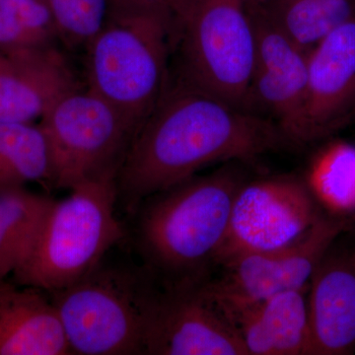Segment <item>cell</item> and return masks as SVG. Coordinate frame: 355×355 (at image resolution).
<instances>
[{
  "label": "cell",
  "instance_id": "44dd1931",
  "mask_svg": "<svg viewBox=\"0 0 355 355\" xmlns=\"http://www.w3.org/2000/svg\"><path fill=\"white\" fill-rule=\"evenodd\" d=\"M58 39L69 49L86 48L101 29L111 9V0H46Z\"/></svg>",
  "mask_w": 355,
  "mask_h": 355
},
{
  "label": "cell",
  "instance_id": "ac0fdd59",
  "mask_svg": "<svg viewBox=\"0 0 355 355\" xmlns=\"http://www.w3.org/2000/svg\"><path fill=\"white\" fill-rule=\"evenodd\" d=\"M302 179L320 209L343 218L355 210V146L327 144L311 159Z\"/></svg>",
  "mask_w": 355,
  "mask_h": 355
},
{
  "label": "cell",
  "instance_id": "7a4b0ae2",
  "mask_svg": "<svg viewBox=\"0 0 355 355\" xmlns=\"http://www.w3.org/2000/svg\"><path fill=\"white\" fill-rule=\"evenodd\" d=\"M245 180L227 166L191 178L139 205L133 214L135 243L142 266L159 286H198L211 279L233 200Z\"/></svg>",
  "mask_w": 355,
  "mask_h": 355
},
{
  "label": "cell",
  "instance_id": "277c9868",
  "mask_svg": "<svg viewBox=\"0 0 355 355\" xmlns=\"http://www.w3.org/2000/svg\"><path fill=\"white\" fill-rule=\"evenodd\" d=\"M116 173L85 180L53 202L31 253L13 275L19 286L46 293L71 286L125 239V226L116 216Z\"/></svg>",
  "mask_w": 355,
  "mask_h": 355
},
{
  "label": "cell",
  "instance_id": "ba28073f",
  "mask_svg": "<svg viewBox=\"0 0 355 355\" xmlns=\"http://www.w3.org/2000/svg\"><path fill=\"white\" fill-rule=\"evenodd\" d=\"M323 214L302 178L282 175L245 180L233 200L216 268L245 254L286 246Z\"/></svg>",
  "mask_w": 355,
  "mask_h": 355
},
{
  "label": "cell",
  "instance_id": "6da1fadb",
  "mask_svg": "<svg viewBox=\"0 0 355 355\" xmlns=\"http://www.w3.org/2000/svg\"><path fill=\"white\" fill-rule=\"evenodd\" d=\"M288 144L270 119L184 79L169 86L130 140L116 173L118 203L135 214L146 198L216 163L250 162Z\"/></svg>",
  "mask_w": 355,
  "mask_h": 355
},
{
  "label": "cell",
  "instance_id": "9c48e42d",
  "mask_svg": "<svg viewBox=\"0 0 355 355\" xmlns=\"http://www.w3.org/2000/svg\"><path fill=\"white\" fill-rule=\"evenodd\" d=\"M347 227V220L323 214L296 241L245 254L220 266L205 287L224 314L289 291L309 286L320 261Z\"/></svg>",
  "mask_w": 355,
  "mask_h": 355
},
{
  "label": "cell",
  "instance_id": "4fadbf2b",
  "mask_svg": "<svg viewBox=\"0 0 355 355\" xmlns=\"http://www.w3.org/2000/svg\"><path fill=\"white\" fill-rule=\"evenodd\" d=\"M310 355L355 352V252L324 254L308 289Z\"/></svg>",
  "mask_w": 355,
  "mask_h": 355
},
{
  "label": "cell",
  "instance_id": "3957f363",
  "mask_svg": "<svg viewBox=\"0 0 355 355\" xmlns=\"http://www.w3.org/2000/svg\"><path fill=\"white\" fill-rule=\"evenodd\" d=\"M175 40L172 9L111 4L108 17L85 48L86 87L137 132L171 83Z\"/></svg>",
  "mask_w": 355,
  "mask_h": 355
},
{
  "label": "cell",
  "instance_id": "e0dca14e",
  "mask_svg": "<svg viewBox=\"0 0 355 355\" xmlns=\"http://www.w3.org/2000/svg\"><path fill=\"white\" fill-rule=\"evenodd\" d=\"M48 141L39 123L0 121V188L29 183L53 188Z\"/></svg>",
  "mask_w": 355,
  "mask_h": 355
},
{
  "label": "cell",
  "instance_id": "5bb4252c",
  "mask_svg": "<svg viewBox=\"0 0 355 355\" xmlns=\"http://www.w3.org/2000/svg\"><path fill=\"white\" fill-rule=\"evenodd\" d=\"M308 289H296L226 315L248 355H310Z\"/></svg>",
  "mask_w": 355,
  "mask_h": 355
},
{
  "label": "cell",
  "instance_id": "ffe728a7",
  "mask_svg": "<svg viewBox=\"0 0 355 355\" xmlns=\"http://www.w3.org/2000/svg\"><path fill=\"white\" fill-rule=\"evenodd\" d=\"M57 27L46 0H0V53L53 46Z\"/></svg>",
  "mask_w": 355,
  "mask_h": 355
},
{
  "label": "cell",
  "instance_id": "603a6c76",
  "mask_svg": "<svg viewBox=\"0 0 355 355\" xmlns=\"http://www.w3.org/2000/svg\"><path fill=\"white\" fill-rule=\"evenodd\" d=\"M241 1L250 12V11L257 10V9L265 6L270 0H241Z\"/></svg>",
  "mask_w": 355,
  "mask_h": 355
},
{
  "label": "cell",
  "instance_id": "8fae6325",
  "mask_svg": "<svg viewBox=\"0 0 355 355\" xmlns=\"http://www.w3.org/2000/svg\"><path fill=\"white\" fill-rule=\"evenodd\" d=\"M355 119V16L308 53L302 144L342 130Z\"/></svg>",
  "mask_w": 355,
  "mask_h": 355
},
{
  "label": "cell",
  "instance_id": "7c38bea8",
  "mask_svg": "<svg viewBox=\"0 0 355 355\" xmlns=\"http://www.w3.org/2000/svg\"><path fill=\"white\" fill-rule=\"evenodd\" d=\"M79 88L76 73L55 44L0 53V121L36 123Z\"/></svg>",
  "mask_w": 355,
  "mask_h": 355
},
{
  "label": "cell",
  "instance_id": "30bf717a",
  "mask_svg": "<svg viewBox=\"0 0 355 355\" xmlns=\"http://www.w3.org/2000/svg\"><path fill=\"white\" fill-rule=\"evenodd\" d=\"M205 284L161 287L147 324L146 355H248L234 324Z\"/></svg>",
  "mask_w": 355,
  "mask_h": 355
},
{
  "label": "cell",
  "instance_id": "9a60e30c",
  "mask_svg": "<svg viewBox=\"0 0 355 355\" xmlns=\"http://www.w3.org/2000/svg\"><path fill=\"white\" fill-rule=\"evenodd\" d=\"M72 354L46 292L0 280V355Z\"/></svg>",
  "mask_w": 355,
  "mask_h": 355
},
{
  "label": "cell",
  "instance_id": "cb8c5ba5",
  "mask_svg": "<svg viewBox=\"0 0 355 355\" xmlns=\"http://www.w3.org/2000/svg\"><path fill=\"white\" fill-rule=\"evenodd\" d=\"M354 1H355V0H354Z\"/></svg>",
  "mask_w": 355,
  "mask_h": 355
},
{
  "label": "cell",
  "instance_id": "5b68a950",
  "mask_svg": "<svg viewBox=\"0 0 355 355\" xmlns=\"http://www.w3.org/2000/svg\"><path fill=\"white\" fill-rule=\"evenodd\" d=\"M160 288L144 266L105 265L49 292L72 354H144L147 324Z\"/></svg>",
  "mask_w": 355,
  "mask_h": 355
},
{
  "label": "cell",
  "instance_id": "52a82bcc",
  "mask_svg": "<svg viewBox=\"0 0 355 355\" xmlns=\"http://www.w3.org/2000/svg\"><path fill=\"white\" fill-rule=\"evenodd\" d=\"M51 161L53 189L119 170L135 130L109 103L86 87L64 96L41 121Z\"/></svg>",
  "mask_w": 355,
  "mask_h": 355
},
{
  "label": "cell",
  "instance_id": "7402d4cb",
  "mask_svg": "<svg viewBox=\"0 0 355 355\" xmlns=\"http://www.w3.org/2000/svg\"><path fill=\"white\" fill-rule=\"evenodd\" d=\"M179 0H111V4L121 6H163L174 11Z\"/></svg>",
  "mask_w": 355,
  "mask_h": 355
},
{
  "label": "cell",
  "instance_id": "8992f818",
  "mask_svg": "<svg viewBox=\"0 0 355 355\" xmlns=\"http://www.w3.org/2000/svg\"><path fill=\"white\" fill-rule=\"evenodd\" d=\"M174 14L180 78L249 110L256 39L241 0H179Z\"/></svg>",
  "mask_w": 355,
  "mask_h": 355
},
{
  "label": "cell",
  "instance_id": "2e32d148",
  "mask_svg": "<svg viewBox=\"0 0 355 355\" xmlns=\"http://www.w3.org/2000/svg\"><path fill=\"white\" fill-rule=\"evenodd\" d=\"M53 202L26 187L0 188V280L27 260Z\"/></svg>",
  "mask_w": 355,
  "mask_h": 355
},
{
  "label": "cell",
  "instance_id": "d6986e66",
  "mask_svg": "<svg viewBox=\"0 0 355 355\" xmlns=\"http://www.w3.org/2000/svg\"><path fill=\"white\" fill-rule=\"evenodd\" d=\"M299 48L309 53L355 16L354 0H270L261 7Z\"/></svg>",
  "mask_w": 355,
  "mask_h": 355
}]
</instances>
